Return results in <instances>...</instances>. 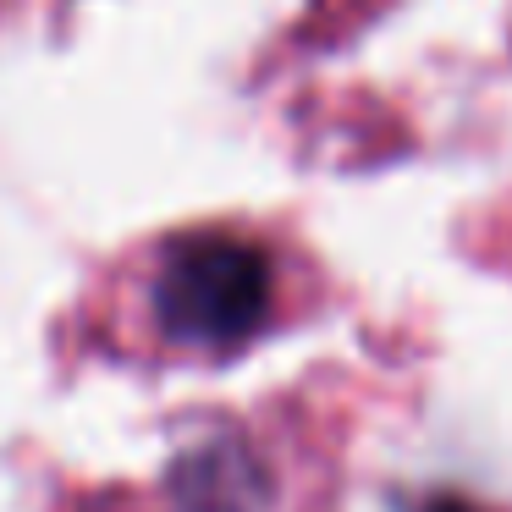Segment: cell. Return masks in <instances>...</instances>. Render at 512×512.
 Returning a JSON list of instances; mask_svg holds the SVG:
<instances>
[{
    "instance_id": "cell-1",
    "label": "cell",
    "mask_w": 512,
    "mask_h": 512,
    "mask_svg": "<svg viewBox=\"0 0 512 512\" xmlns=\"http://www.w3.org/2000/svg\"><path fill=\"white\" fill-rule=\"evenodd\" d=\"M270 314V259L243 237H182L155 276V320L193 347H232Z\"/></svg>"
},
{
    "instance_id": "cell-2",
    "label": "cell",
    "mask_w": 512,
    "mask_h": 512,
    "mask_svg": "<svg viewBox=\"0 0 512 512\" xmlns=\"http://www.w3.org/2000/svg\"><path fill=\"white\" fill-rule=\"evenodd\" d=\"M177 496L188 501V512H254L265 474L243 446H204L177 463Z\"/></svg>"
}]
</instances>
